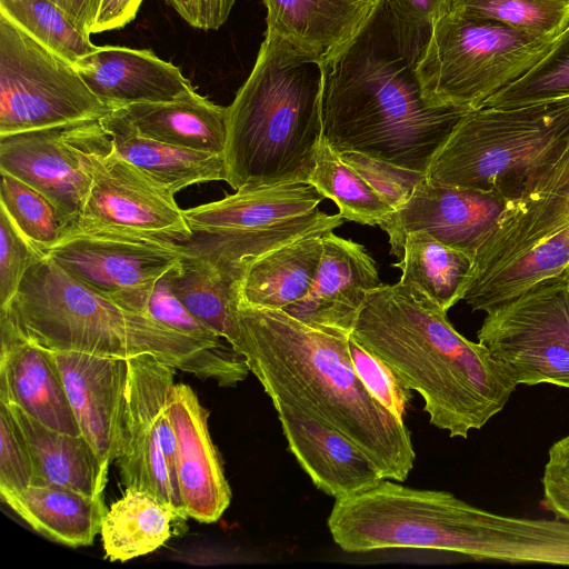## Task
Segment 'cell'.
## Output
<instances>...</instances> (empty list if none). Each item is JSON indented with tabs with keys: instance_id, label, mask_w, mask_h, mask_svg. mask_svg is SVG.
<instances>
[{
	"instance_id": "obj_1",
	"label": "cell",
	"mask_w": 569,
	"mask_h": 569,
	"mask_svg": "<svg viewBox=\"0 0 569 569\" xmlns=\"http://www.w3.org/2000/svg\"><path fill=\"white\" fill-rule=\"evenodd\" d=\"M432 29L401 21L386 0L322 61V138L338 153L358 152L426 174L470 110L430 103L417 74Z\"/></svg>"
},
{
	"instance_id": "obj_2",
	"label": "cell",
	"mask_w": 569,
	"mask_h": 569,
	"mask_svg": "<svg viewBox=\"0 0 569 569\" xmlns=\"http://www.w3.org/2000/svg\"><path fill=\"white\" fill-rule=\"evenodd\" d=\"M242 355L272 403L282 402L332 426L377 465L405 481L416 452L403 419L383 407L358 377L349 337L309 326L284 310L238 301Z\"/></svg>"
},
{
	"instance_id": "obj_3",
	"label": "cell",
	"mask_w": 569,
	"mask_h": 569,
	"mask_svg": "<svg viewBox=\"0 0 569 569\" xmlns=\"http://www.w3.org/2000/svg\"><path fill=\"white\" fill-rule=\"evenodd\" d=\"M351 336L423 399L432 426L468 438L498 415L519 386L511 370L451 325L416 286L368 293Z\"/></svg>"
},
{
	"instance_id": "obj_4",
	"label": "cell",
	"mask_w": 569,
	"mask_h": 569,
	"mask_svg": "<svg viewBox=\"0 0 569 569\" xmlns=\"http://www.w3.org/2000/svg\"><path fill=\"white\" fill-rule=\"evenodd\" d=\"M0 318L48 350L122 359L152 355L221 387H233L250 372L246 358L227 340H200L124 308L47 256L28 270L13 299L0 307Z\"/></svg>"
},
{
	"instance_id": "obj_5",
	"label": "cell",
	"mask_w": 569,
	"mask_h": 569,
	"mask_svg": "<svg viewBox=\"0 0 569 569\" xmlns=\"http://www.w3.org/2000/svg\"><path fill=\"white\" fill-rule=\"evenodd\" d=\"M322 61L266 30L251 73L226 107L232 189L309 181L322 140Z\"/></svg>"
},
{
	"instance_id": "obj_6",
	"label": "cell",
	"mask_w": 569,
	"mask_h": 569,
	"mask_svg": "<svg viewBox=\"0 0 569 569\" xmlns=\"http://www.w3.org/2000/svg\"><path fill=\"white\" fill-rule=\"evenodd\" d=\"M569 144V97L467 112L426 171L432 183L496 192L507 199Z\"/></svg>"
},
{
	"instance_id": "obj_7",
	"label": "cell",
	"mask_w": 569,
	"mask_h": 569,
	"mask_svg": "<svg viewBox=\"0 0 569 569\" xmlns=\"http://www.w3.org/2000/svg\"><path fill=\"white\" fill-rule=\"evenodd\" d=\"M569 263V144L511 199L478 248L463 300L488 312Z\"/></svg>"
},
{
	"instance_id": "obj_8",
	"label": "cell",
	"mask_w": 569,
	"mask_h": 569,
	"mask_svg": "<svg viewBox=\"0 0 569 569\" xmlns=\"http://www.w3.org/2000/svg\"><path fill=\"white\" fill-rule=\"evenodd\" d=\"M325 197L310 182L244 187L224 198L184 209L193 237L183 242L236 281L250 261L309 236L340 227V213L319 210Z\"/></svg>"
},
{
	"instance_id": "obj_9",
	"label": "cell",
	"mask_w": 569,
	"mask_h": 569,
	"mask_svg": "<svg viewBox=\"0 0 569 569\" xmlns=\"http://www.w3.org/2000/svg\"><path fill=\"white\" fill-rule=\"evenodd\" d=\"M557 38L448 11L435 23L417 66L422 92L435 106L480 109L528 72Z\"/></svg>"
},
{
	"instance_id": "obj_10",
	"label": "cell",
	"mask_w": 569,
	"mask_h": 569,
	"mask_svg": "<svg viewBox=\"0 0 569 569\" xmlns=\"http://www.w3.org/2000/svg\"><path fill=\"white\" fill-rule=\"evenodd\" d=\"M110 111L72 63L0 12V136L99 120Z\"/></svg>"
},
{
	"instance_id": "obj_11",
	"label": "cell",
	"mask_w": 569,
	"mask_h": 569,
	"mask_svg": "<svg viewBox=\"0 0 569 569\" xmlns=\"http://www.w3.org/2000/svg\"><path fill=\"white\" fill-rule=\"evenodd\" d=\"M477 338L518 385L569 388V278H545L486 312Z\"/></svg>"
},
{
	"instance_id": "obj_12",
	"label": "cell",
	"mask_w": 569,
	"mask_h": 569,
	"mask_svg": "<svg viewBox=\"0 0 569 569\" xmlns=\"http://www.w3.org/2000/svg\"><path fill=\"white\" fill-rule=\"evenodd\" d=\"M128 379L117 465L126 488L148 491L184 511L177 477L169 398L177 368L152 355L127 359Z\"/></svg>"
},
{
	"instance_id": "obj_13",
	"label": "cell",
	"mask_w": 569,
	"mask_h": 569,
	"mask_svg": "<svg viewBox=\"0 0 569 569\" xmlns=\"http://www.w3.org/2000/svg\"><path fill=\"white\" fill-rule=\"evenodd\" d=\"M184 254V246L174 241L71 228L46 251L84 286L144 315L156 283Z\"/></svg>"
},
{
	"instance_id": "obj_14",
	"label": "cell",
	"mask_w": 569,
	"mask_h": 569,
	"mask_svg": "<svg viewBox=\"0 0 569 569\" xmlns=\"http://www.w3.org/2000/svg\"><path fill=\"white\" fill-rule=\"evenodd\" d=\"M86 164L91 186L71 229L178 243L193 237L174 194L123 159L112 143L90 152Z\"/></svg>"
},
{
	"instance_id": "obj_15",
	"label": "cell",
	"mask_w": 569,
	"mask_h": 569,
	"mask_svg": "<svg viewBox=\"0 0 569 569\" xmlns=\"http://www.w3.org/2000/svg\"><path fill=\"white\" fill-rule=\"evenodd\" d=\"M110 144L100 119L0 136V170L47 197L68 230L91 186L86 157Z\"/></svg>"
},
{
	"instance_id": "obj_16",
	"label": "cell",
	"mask_w": 569,
	"mask_h": 569,
	"mask_svg": "<svg viewBox=\"0 0 569 569\" xmlns=\"http://www.w3.org/2000/svg\"><path fill=\"white\" fill-rule=\"evenodd\" d=\"M510 200L496 192L432 183L425 177L407 202L379 227L389 236L390 253L398 260L403 254L405 238L417 231L473 260Z\"/></svg>"
},
{
	"instance_id": "obj_17",
	"label": "cell",
	"mask_w": 569,
	"mask_h": 569,
	"mask_svg": "<svg viewBox=\"0 0 569 569\" xmlns=\"http://www.w3.org/2000/svg\"><path fill=\"white\" fill-rule=\"evenodd\" d=\"M46 350L64 386L81 435L109 467L120 446L127 359Z\"/></svg>"
},
{
	"instance_id": "obj_18",
	"label": "cell",
	"mask_w": 569,
	"mask_h": 569,
	"mask_svg": "<svg viewBox=\"0 0 569 569\" xmlns=\"http://www.w3.org/2000/svg\"><path fill=\"white\" fill-rule=\"evenodd\" d=\"M169 416L176 438L179 493L189 518L212 523L231 501L220 455L211 440L209 411L186 383H174L169 398Z\"/></svg>"
},
{
	"instance_id": "obj_19",
	"label": "cell",
	"mask_w": 569,
	"mask_h": 569,
	"mask_svg": "<svg viewBox=\"0 0 569 569\" xmlns=\"http://www.w3.org/2000/svg\"><path fill=\"white\" fill-rule=\"evenodd\" d=\"M321 239L323 252L312 288L283 310L315 328L350 336L368 293L382 282L362 244L333 232Z\"/></svg>"
},
{
	"instance_id": "obj_20",
	"label": "cell",
	"mask_w": 569,
	"mask_h": 569,
	"mask_svg": "<svg viewBox=\"0 0 569 569\" xmlns=\"http://www.w3.org/2000/svg\"><path fill=\"white\" fill-rule=\"evenodd\" d=\"M273 406L289 450L320 491L338 499L383 479L373 460L339 430L282 402Z\"/></svg>"
},
{
	"instance_id": "obj_21",
	"label": "cell",
	"mask_w": 569,
	"mask_h": 569,
	"mask_svg": "<svg viewBox=\"0 0 569 569\" xmlns=\"http://www.w3.org/2000/svg\"><path fill=\"white\" fill-rule=\"evenodd\" d=\"M74 67L110 110L133 103L172 102L197 93L178 67L151 50L98 47Z\"/></svg>"
},
{
	"instance_id": "obj_22",
	"label": "cell",
	"mask_w": 569,
	"mask_h": 569,
	"mask_svg": "<svg viewBox=\"0 0 569 569\" xmlns=\"http://www.w3.org/2000/svg\"><path fill=\"white\" fill-rule=\"evenodd\" d=\"M0 401L13 403L47 427L81 435L64 386L47 350L0 318Z\"/></svg>"
},
{
	"instance_id": "obj_23",
	"label": "cell",
	"mask_w": 569,
	"mask_h": 569,
	"mask_svg": "<svg viewBox=\"0 0 569 569\" xmlns=\"http://www.w3.org/2000/svg\"><path fill=\"white\" fill-rule=\"evenodd\" d=\"M100 122L123 159L173 194L192 184L226 181L223 154L183 149L149 138L120 109L111 110Z\"/></svg>"
},
{
	"instance_id": "obj_24",
	"label": "cell",
	"mask_w": 569,
	"mask_h": 569,
	"mask_svg": "<svg viewBox=\"0 0 569 569\" xmlns=\"http://www.w3.org/2000/svg\"><path fill=\"white\" fill-rule=\"evenodd\" d=\"M267 29L322 60L363 24L378 0H262Z\"/></svg>"
},
{
	"instance_id": "obj_25",
	"label": "cell",
	"mask_w": 569,
	"mask_h": 569,
	"mask_svg": "<svg viewBox=\"0 0 569 569\" xmlns=\"http://www.w3.org/2000/svg\"><path fill=\"white\" fill-rule=\"evenodd\" d=\"M6 405L29 448L34 472L33 485L57 486L90 496H102L109 467L82 435L57 431L17 405Z\"/></svg>"
},
{
	"instance_id": "obj_26",
	"label": "cell",
	"mask_w": 569,
	"mask_h": 569,
	"mask_svg": "<svg viewBox=\"0 0 569 569\" xmlns=\"http://www.w3.org/2000/svg\"><path fill=\"white\" fill-rule=\"evenodd\" d=\"M0 496L33 530L73 548L93 542L107 512L103 496H90L57 486L0 489Z\"/></svg>"
},
{
	"instance_id": "obj_27",
	"label": "cell",
	"mask_w": 569,
	"mask_h": 569,
	"mask_svg": "<svg viewBox=\"0 0 569 569\" xmlns=\"http://www.w3.org/2000/svg\"><path fill=\"white\" fill-rule=\"evenodd\" d=\"M321 238L298 239L247 263L236 281L238 301L283 310L305 298L318 273L323 252Z\"/></svg>"
},
{
	"instance_id": "obj_28",
	"label": "cell",
	"mask_w": 569,
	"mask_h": 569,
	"mask_svg": "<svg viewBox=\"0 0 569 569\" xmlns=\"http://www.w3.org/2000/svg\"><path fill=\"white\" fill-rule=\"evenodd\" d=\"M120 110L149 138L183 149L223 154L226 107L199 93L172 102L133 103Z\"/></svg>"
},
{
	"instance_id": "obj_29",
	"label": "cell",
	"mask_w": 569,
	"mask_h": 569,
	"mask_svg": "<svg viewBox=\"0 0 569 569\" xmlns=\"http://www.w3.org/2000/svg\"><path fill=\"white\" fill-rule=\"evenodd\" d=\"M186 519L152 493L126 488L102 519L100 535L106 557L123 562L153 552L177 535Z\"/></svg>"
},
{
	"instance_id": "obj_30",
	"label": "cell",
	"mask_w": 569,
	"mask_h": 569,
	"mask_svg": "<svg viewBox=\"0 0 569 569\" xmlns=\"http://www.w3.org/2000/svg\"><path fill=\"white\" fill-rule=\"evenodd\" d=\"M184 249L183 259L167 273L170 290L202 325L239 352L236 280L207 257Z\"/></svg>"
},
{
	"instance_id": "obj_31",
	"label": "cell",
	"mask_w": 569,
	"mask_h": 569,
	"mask_svg": "<svg viewBox=\"0 0 569 569\" xmlns=\"http://www.w3.org/2000/svg\"><path fill=\"white\" fill-rule=\"evenodd\" d=\"M472 262L468 253L417 231L407 234L402 258L392 266L401 269V283L418 287L448 311L463 300Z\"/></svg>"
},
{
	"instance_id": "obj_32",
	"label": "cell",
	"mask_w": 569,
	"mask_h": 569,
	"mask_svg": "<svg viewBox=\"0 0 569 569\" xmlns=\"http://www.w3.org/2000/svg\"><path fill=\"white\" fill-rule=\"evenodd\" d=\"M338 207L340 216L360 224L379 226L395 209L322 138L309 181Z\"/></svg>"
},
{
	"instance_id": "obj_33",
	"label": "cell",
	"mask_w": 569,
	"mask_h": 569,
	"mask_svg": "<svg viewBox=\"0 0 569 569\" xmlns=\"http://www.w3.org/2000/svg\"><path fill=\"white\" fill-rule=\"evenodd\" d=\"M0 12L73 66L98 48L50 0H0Z\"/></svg>"
},
{
	"instance_id": "obj_34",
	"label": "cell",
	"mask_w": 569,
	"mask_h": 569,
	"mask_svg": "<svg viewBox=\"0 0 569 569\" xmlns=\"http://www.w3.org/2000/svg\"><path fill=\"white\" fill-rule=\"evenodd\" d=\"M448 11L545 37H559L569 24V0H450Z\"/></svg>"
},
{
	"instance_id": "obj_35",
	"label": "cell",
	"mask_w": 569,
	"mask_h": 569,
	"mask_svg": "<svg viewBox=\"0 0 569 569\" xmlns=\"http://www.w3.org/2000/svg\"><path fill=\"white\" fill-rule=\"evenodd\" d=\"M565 97H569V24L528 72L491 96L482 108L519 107Z\"/></svg>"
},
{
	"instance_id": "obj_36",
	"label": "cell",
	"mask_w": 569,
	"mask_h": 569,
	"mask_svg": "<svg viewBox=\"0 0 569 569\" xmlns=\"http://www.w3.org/2000/svg\"><path fill=\"white\" fill-rule=\"evenodd\" d=\"M0 173V207L23 236L46 253L67 231L57 208L31 186L6 171Z\"/></svg>"
},
{
	"instance_id": "obj_37",
	"label": "cell",
	"mask_w": 569,
	"mask_h": 569,
	"mask_svg": "<svg viewBox=\"0 0 569 569\" xmlns=\"http://www.w3.org/2000/svg\"><path fill=\"white\" fill-rule=\"evenodd\" d=\"M349 351L353 368L367 390L389 411L403 419L411 400V390L383 360L351 335Z\"/></svg>"
},
{
	"instance_id": "obj_38",
	"label": "cell",
	"mask_w": 569,
	"mask_h": 569,
	"mask_svg": "<svg viewBox=\"0 0 569 569\" xmlns=\"http://www.w3.org/2000/svg\"><path fill=\"white\" fill-rule=\"evenodd\" d=\"M44 257L0 207V307L13 299L28 270Z\"/></svg>"
},
{
	"instance_id": "obj_39",
	"label": "cell",
	"mask_w": 569,
	"mask_h": 569,
	"mask_svg": "<svg viewBox=\"0 0 569 569\" xmlns=\"http://www.w3.org/2000/svg\"><path fill=\"white\" fill-rule=\"evenodd\" d=\"M339 154L380 193L395 211L407 202L417 184L426 177L425 173L362 153L347 151Z\"/></svg>"
},
{
	"instance_id": "obj_40",
	"label": "cell",
	"mask_w": 569,
	"mask_h": 569,
	"mask_svg": "<svg viewBox=\"0 0 569 569\" xmlns=\"http://www.w3.org/2000/svg\"><path fill=\"white\" fill-rule=\"evenodd\" d=\"M33 481L27 442L7 405L0 401V489L22 490Z\"/></svg>"
},
{
	"instance_id": "obj_41",
	"label": "cell",
	"mask_w": 569,
	"mask_h": 569,
	"mask_svg": "<svg viewBox=\"0 0 569 569\" xmlns=\"http://www.w3.org/2000/svg\"><path fill=\"white\" fill-rule=\"evenodd\" d=\"M146 315L156 321L190 337L206 341L226 340L202 325L172 293L167 274L154 286Z\"/></svg>"
},
{
	"instance_id": "obj_42",
	"label": "cell",
	"mask_w": 569,
	"mask_h": 569,
	"mask_svg": "<svg viewBox=\"0 0 569 569\" xmlns=\"http://www.w3.org/2000/svg\"><path fill=\"white\" fill-rule=\"evenodd\" d=\"M541 485V507L569 521V433L550 446Z\"/></svg>"
},
{
	"instance_id": "obj_43",
	"label": "cell",
	"mask_w": 569,
	"mask_h": 569,
	"mask_svg": "<svg viewBox=\"0 0 569 569\" xmlns=\"http://www.w3.org/2000/svg\"><path fill=\"white\" fill-rule=\"evenodd\" d=\"M191 27L217 30L228 19L236 0H163Z\"/></svg>"
},
{
	"instance_id": "obj_44",
	"label": "cell",
	"mask_w": 569,
	"mask_h": 569,
	"mask_svg": "<svg viewBox=\"0 0 569 569\" xmlns=\"http://www.w3.org/2000/svg\"><path fill=\"white\" fill-rule=\"evenodd\" d=\"M392 12L403 22L432 29L448 12L450 0H386Z\"/></svg>"
},
{
	"instance_id": "obj_45",
	"label": "cell",
	"mask_w": 569,
	"mask_h": 569,
	"mask_svg": "<svg viewBox=\"0 0 569 569\" xmlns=\"http://www.w3.org/2000/svg\"><path fill=\"white\" fill-rule=\"evenodd\" d=\"M142 0H101L91 33L120 29L134 19Z\"/></svg>"
},
{
	"instance_id": "obj_46",
	"label": "cell",
	"mask_w": 569,
	"mask_h": 569,
	"mask_svg": "<svg viewBox=\"0 0 569 569\" xmlns=\"http://www.w3.org/2000/svg\"><path fill=\"white\" fill-rule=\"evenodd\" d=\"M58 6L71 21L90 36L96 22L101 0H50Z\"/></svg>"
},
{
	"instance_id": "obj_47",
	"label": "cell",
	"mask_w": 569,
	"mask_h": 569,
	"mask_svg": "<svg viewBox=\"0 0 569 569\" xmlns=\"http://www.w3.org/2000/svg\"><path fill=\"white\" fill-rule=\"evenodd\" d=\"M563 272L566 273V276L569 278V263L568 266L563 269Z\"/></svg>"
}]
</instances>
